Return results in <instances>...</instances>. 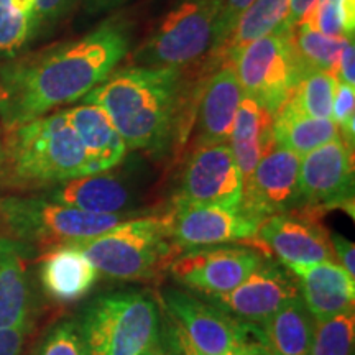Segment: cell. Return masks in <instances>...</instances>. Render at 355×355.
I'll list each match as a JSON object with an SVG mask.
<instances>
[{
  "instance_id": "1",
  "label": "cell",
  "mask_w": 355,
  "mask_h": 355,
  "mask_svg": "<svg viewBox=\"0 0 355 355\" xmlns=\"http://www.w3.org/2000/svg\"><path fill=\"white\" fill-rule=\"evenodd\" d=\"M130 51L125 24L104 21L81 38L10 58L0 64V122L3 128L83 101L109 78Z\"/></svg>"
},
{
  "instance_id": "2",
  "label": "cell",
  "mask_w": 355,
  "mask_h": 355,
  "mask_svg": "<svg viewBox=\"0 0 355 355\" xmlns=\"http://www.w3.org/2000/svg\"><path fill=\"white\" fill-rule=\"evenodd\" d=\"M183 83V69L132 64L112 71L81 102L104 110L127 150L155 153L175 130Z\"/></svg>"
},
{
  "instance_id": "3",
  "label": "cell",
  "mask_w": 355,
  "mask_h": 355,
  "mask_svg": "<svg viewBox=\"0 0 355 355\" xmlns=\"http://www.w3.org/2000/svg\"><path fill=\"white\" fill-rule=\"evenodd\" d=\"M92 175L91 163L64 110L6 128L0 186L43 188Z\"/></svg>"
},
{
  "instance_id": "4",
  "label": "cell",
  "mask_w": 355,
  "mask_h": 355,
  "mask_svg": "<svg viewBox=\"0 0 355 355\" xmlns=\"http://www.w3.org/2000/svg\"><path fill=\"white\" fill-rule=\"evenodd\" d=\"M97 272L122 282H153L181 254L170 235V214L127 219L107 232L73 243Z\"/></svg>"
},
{
  "instance_id": "5",
  "label": "cell",
  "mask_w": 355,
  "mask_h": 355,
  "mask_svg": "<svg viewBox=\"0 0 355 355\" xmlns=\"http://www.w3.org/2000/svg\"><path fill=\"white\" fill-rule=\"evenodd\" d=\"M130 214H91L44 196H0V237L40 250L107 232Z\"/></svg>"
},
{
  "instance_id": "6",
  "label": "cell",
  "mask_w": 355,
  "mask_h": 355,
  "mask_svg": "<svg viewBox=\"0 0 355 355\" xmlns=\"http://www.w3.org/2000/svg\"><path fill=\"white\" fill-rule=\"evenodd\" d=\"M79 329L87 355H144L159 340L158 306L146 293H109L87 306Z\"/></svg>"
},
{
  "instance_id": "7",
  "label": "cell",
  "mask_w": 355,
  "mask_h": 355,
  "mask_svg": "<svg viewBox=\"0 0 355 355\" xmlns=\"http://www.w3.org/2000/svg\"><path fill=\"white\" fill-rule=\"evenodd\" d=\"M222 0H181L133 51L132 64L183 69L211 51Z\"/></svg>"
},
{
  "instance_id": "8",
  "label": "cell",
  "mask_w": 355,
  "mask_h": 355,
  "mask_svg": "<svg viewBox=\"0 0 355 355\" xmlns=\"http://www.w3.org/2000/svg\"><path fill=\"white\" fill-rule=\"evenodd\" d=\"M291 35L293 30L279 28L225 58L232 61L243 96L273 115L291 96L304 71L293 48Z\"/></svg>"
},
{
  "instance_id": "9",
  "label": "cell",
  "mask_w": 355,
  "mask_h": 355,
  "mask_svg": "<svg viewBox=\"0 0 355 355\" xmlns=\"http://www.w3.org/2000/svg\"><path fill=\"white\" fill-rule=\"evenodd\" d=\"M168 316L175 322L199 355H235L255 344H266L263 331L248 336L245 326L214 304H206L188 293L168 290L163 295Z\"/></svg>"
},
{
  "instance_id": "10",
  "label": "cell",
  "mask_w": 355,
  "mask_h": 355,
  "mask_svg": "<svg viewBox=\"0 0 355 355\" xmlns=\"http://www.w3.org/2000/svg\"><path fill=\"white\" fill-rule=\"evenodd\" d=\"M170 214V235L180 252L196 247L222 245L255 239L260 222L242 207L188 204L175 201Z\"/></svg>"
},
{
  "instance_id": "11",
  "label": "cell",
  "mask_w": 355,
  "mask_h": 355,
  "mask_svg": "<svg viewBox=\"0 0 355 355\" xmlns=\"http://www.w3.org/2000/svg\"><path fill=\"white\" fill-rule=\"evenodd\" d=\"M254 248L239 245L196 247L171 261L170 272L181 285L207 296L232 291L260 263Z\"/></svg>"
},
{
  "instance_id": "12",
  "label": "cell",
  "mask_w": 355,
  "mask_h": 355,
  "mask_svg": "<svg viewBox=\"0 0 355 355\" xmlns=\"http://www.w3.org/2000/svg\"><path fill=\"white\" fill-rule=\"evenodd\" d=\"M242 176L229 144L198 145L184 168L175 201L241 207Z\"/></svg>"
},
{
  "instance_id": "13",
  "label": "cell",
  "mask_w": 355,
  "mask_h": 355,
  "mask_svg": "<svg viewBox=\"0 0 355 355\" xmlns=\"http://www.w3.org/2000/svg\"><path fill=\"white\" fill-rule=\"evenodd\" d=\"M301 157L275 144L242 188L241 207L263 220L300 206Z\"/></svg>"
},
{
  "instance_id": "14",
  "label": "cell",
  "mask_w": 355,
  "mask_h": 355,
  "mask_svg": "<svg viewBox=\"0 0 355 355\" xmlns=\"http://www.w3.org/2000/svg\"><path fill=\"white\" fill-rule=\"evenodd\" d=\"M300 296V283L282 263L260 260L252 273L232 291L209 296L225 313L252 324H263L288 301Z\"/></svg>"
},
{
  "instance_id": "15",
  "label": "cell",
  "mask_w": 355,
  "mask_h": 355,
  "mask_svg": "<svg viewBox=\"0 0 355 355\" xmlns=\"http://www.w3.org/2000/svg\"><path fill=\"white\" fill-rule=\"evenodd\" d=\"M352 150L343 139H336L301 158L300 206H339L352 201Z\"/></svg>"
},
{
  "instance_id": "16",
  "label": "cell",
  "mask_w": 355,
  "mask_h": 355,
  "mask_svg": "<svg viewBox=\"0 0 355 355\" xmlns=\"http://www.w3.org/2000/svg\"><path fill=\"white\" fill-rule=\"evenodd\" d=\"M255 239L272 248L285 266L334 260L331 234L304 212L288 211L266 217L260 222Z\"/></svg>"
},
{
  "instance_id": "17",
  "label": "cell",
  "mask_w": 355,
  "mask_h": 355,
  "mask_svg": "<svg viewBox=\"0 0 355 355\" xmlns=\"http://www.w3.org/2000/svg\"><path fill=\"white\" fill-rule=\"evenodd\" d=\"M300 283L301 298L314 321L354 309L355 278L334 260L286 266Z\"/></svg>"
},
{
  "instance_id": "18",
  "label": "cell",
  "mask_w": 355,
  "mask_h": 355,
  "mask_svg": "<svg viewBox=\"0 0 355 355\" xmlns=\"http://www.w3.org/2000/svg\"><path fill=\"white\" fill-rule=\"evenodd\" d=\"M243 99V91L230 60H224L209 78L199 104V145L229 144L235 114Z\"/></svg>"
},
{
  "instance_id": "19",
  "label": "cell",
  "mask_w": 355,
  "mask_h": 355,
  "mask_svg": "<svg viewBox=\"0 0 355 355\" xmlns=\"http://www.w3.org/2000/svg\"><path fill=\"white\" fill-rule=\"evenodd\" d=\"M42 196L78 211L104 216L128 214L125 209L132 201L130 191L123 181L107 171L64 181Z\"/></svg>"
},
{
  "instance_id": "20",
  "label": "cell",
  "mask_w": 355,
  "mask_h": 355,
  "mask_svg": "<svg viewBox=\"0 0 355 355\" xmlns=\"http://www.w3.org/2000/svg\"><path fill=\"white\" fill-rule=\"evenodd\" d=\"M63 110L87 155L92 173L109 171L122 162L128 152L127 146L99 105L81 102Z\"/></svg>"
},
{
  "instance_id": "21",
  "label": "cell",
  "mask_w": 355,
  "mask_h": 355,
  "mask_svg": "<svg viewBox=\"0 0 355 355\" xmlns=\"http://www.w3.org/2000/svg\"><path fill=\"white\" fill-rule=\"evenodd\" d=\"M99 272L73 243L48 250L42 259L40 278L43 290L60 303L84 298L96 285Z\"/></svg>"
},
{
  "instance_id": "22",
  "label": "cell",
  "mask_w": 355,
  "mask_h": 355,
  "mask_svg": "<svg viewBox=\"0 0 355 355\" xmlns=\"http://www.w3.org/2000/svg\"><path fill=\"white\" fill-rule=\"evenodd\" d=\"M273 145V114L257 101L243 96L229 139V146L241 171L242 184Z\"/></svg>"
},
{
  "instance_id": "23",
  "label": "cell",
  "mask_w": 355,
  "mask_h": 355,
  "mask_svg": "<svg viewBox=\"0 0 355 355\" xmlns=\"http://www.w3.org/2000/svg\"><path fill=\"white\" fill-rule=\"evenodd\" d=\"M30 247L0 237V329L28 324L32 290H30Z\"/></svg>"
},
{
  "instance_id": "24",
  "label": "cell",
  "mask_w": 355,
  "mask_h": 355,
  "mask_svg": "<svg viewBox=\"0 0 355 355\" xmlns=\"http://www.w3.org/2000/svg\"><path fill=\"white\" fill-rule=\"evenodd\" d=\"M314 319L303 298L296 296L261 324L266 347L273 355H309Z\"/></svg>"
},
{
  "instance_id": "25",
  "label": "cell",
  "mask_w": 355,
  "mask_h": 355,
  "mask_svg": "<svg viewBox=\"0 0 355 355\" xmlns=\"http://www.w3.org/2000/svg\"><path fill=\"white\" fill-rule=\"evenodd\" d=\"M273 139L275 144L303 158L319 146L340 139V132L332 119L309 117L285 102L273 115Z\"/></svg>"
},
{
  "instance_id": "26",
  "label": "cell",
  "mask_w": 355,
  "mask_h": 355,
  "mask_svg": "<svg viewBox=\"0 0 355 355\" xmlns=\"http://www.w3.org/2000/svg\"><path fill=\"white\" fill-rule=\"evenodd\" d=\"M290 13V0H254L235 24L217 56L229 58L245 44L283 28Z\"/></svg>"
},
{
  "instance_id": "27",
  "label": "cell",
  "mask_w": 355,
  "mask_h": 355,
  "mask_svg": "<svg viewBox=\"0 0 355 355\" xmlns=\"http://www.w3.org/2000/svg\"><path fill=\"white\" fill-rule=\"evenodd\" d=\"M37 35V0H0V61L15 58Z\"/></svg>"
},
{
  "instance_id": "28",
  "label": "cell",
  "mask_w": 355,
  "mask_h": 355,
  "mask_svg": "<svg viewBox=\"0 0 355 355\" xmlns=\"http://www.w3.org/2000/svg\"><path fill=\"white\" fill-rule=\"evenodd\" d=\"M291 40L300 64L304 71H326L336 76L337 61L347 38L329 37L306 24H300L293 28Z\"/></svg>"
},
{
  "instance_id": "29",
  "label": "cell",
  "mask_w": 355,
  "mask_h": 355,
  "mask_svg": "<svg viewBox=\"0 0 355 355\" xmlns=\"http://www.w3.org/2000/svg\"><path fill=\"white\" fill-rule=\"evenodd\" d=\"M336 86L337 78L332 73L306 69L288 97L286 104L309 117L331 119Z\"/></svg>"
},
{
  "instance_id": "30",
  "label": "cell",
  "mask_w": 355,
  "mask_h": 355,
  "mask_svg": "<svg viewBox=\"0 0 355 355\" xmlns=\"http://www.w3.org/2000/svg\"><path fill=\"white\" fill-rule=\"evenodd\" d=\"M354 336V309L314 321L309 355H352Z\"/></svg>"
},
{
  "instance_id": "31",
  "label": "cell",
  "mask_w": 355,
  "mask_h": 355,
  "mask_svg": "<svg viewBox=\"0 0 355 355\" xmlns=\"http://www.w3.org/2000/svg\"><path fill=\"white\" fill-rule=\"evenodd\" d=\"M354 6L355 0H318L301 24L329 37H354Z\"/></svg>"
},
{
  "instance_id": "32",
  "label": "cell",
  "mask_w": 355,
  "mask_h": 355,
  "mask_svg": "<svg viewBox=\"0 0 355 355\" xmlns=\"http://www.w3.org/2000/svg\"><path fill=\"white\" fill-rule=\"evenodd\" d=\"M38 355H87L79 324L74 321L56 324L44 337Z\"/></svg>"
},
{
  "instance_id": "33",
  "label": "cell",
  "mask_w": 355,
  "mask_h": 355,
  "mask_svg": "<svg viewBox=\"0 0 355 355\" xmlns=\"http://www.w3.org/2000/svg\"><path fill=\"white\" fill-rule=\"evenodd\" d=\"M331 119L339 127L340 139L344 144L354 148L355 137V87L337 81L334 97H332Z\"/></svg>"
},
{
  "instance_id": "34",
  "label": "cell",
  "mask_w": 355,
  "mask_h": 355,
  "mask_svg": "<svg viewBox=\"0 0 355 355\" xmlns=\"http://www.w3.org/2000/svg\"><path fill=\"white\" fill-rule=\"evenodd\" d=\"M252 2H254V0H222L219 19H217L216 26V38L211 48V51L214 53L216 56L219 55V51L224 48V44L230 37V33H232L237 20L241 19V15L247 10Z\"/></svg>"
},
{
  "instance_id": "35",
  "label": "cell",
  "mask_w": 355,
  "mask_h": 355,
  "mask_svg": "<svg viewBox=\"0 0 355 355\" xmlns=\"http://www.w3.org/2000/svg\"><path fill=\"white\" fill-rule=\"evenodd\" d=\"M76 0H37L38 33L46 25H53L71 10Z\"/></svg>"
},
{
  "instance_id": "36",
  "label": "cell",
  "mask_w": 355,
  "mask_h": 355,
  "mask_svg": "<svg viewBox=\"0 0 355 355\" xmlns=\"http://www.w3.org/2000/svg\"><path fill=\"white\" fill-rule=\"evenodd\" d=\"M166 349L171 355H199L193 344L189 343L188 336L184 331L175 322V319L170 316V321L166 324Z\"/></svg>"
},
{
  "instance_id": "37",
  "label": "cell",
  "mask_w": 355,
  "mask_h": 355,
  "mask_svg": "<svg viewBox=\"0 0 355 355\" xmlns=\"http://www.w3.org/2000/svg\"><path fill=\"white\" fill-rule=\"evenodd\" d=\"M337 81L349 84L355 87V48H354V37L345 40L343 51H340L339 61L336 68Z\"/></svg>"
},
{
  "instance_id": "38",
  "label": "cell",
  "mask_w": 355,
  "mask_h": 355,
  "mask_svg": "<svg viewBox=\"0 0 355 355\" xmlns=\"http://www.w3.org/2000/svg\"><path fill=\"white\" fill-rule=\"evenodd\" d=\"M331 245L334 252V260L347 272L350 277L355 275V247L352 242L345 241L343 235L331 234ZM355 278V277H354Z\"/></svg>"
},
{
  "instance_id": "39",
  "label": "cell",
  "mask_w": 355,
  "mask_h": 355,
  "mask_svg": "<svg viewBox=\"0 0 355 355\" xmlns=\"http://www.w3.org/2000/svg\"><path fill=\"white\" fill-rule=\"evenodd\" d=\"M26 327L28 324L10 327V329H0V355H20Z\"/></svg>"
},
{
  "instance_id": "40",
  "label": "cell",
  "mask_w": 355,
  "mask_h": 355,
  "mask_svg": "<svg viewBox=\"0 0 355 355\" xmlns=\"http://www.w3.org/2000/svg\"><path fill=\"white\" fill-rule=\"evenodd\" d=\"M316 2L318 0H290V13H288L283 30L291 32L296 25H300Z\"/></svg>"
},
{
  "instance_id": "41",
  "label": "cell",
  "mask_w": 355,
  "mask_h": 355,
  "mask_svg": "<svg viewBox=\"0 0 355 355\" xmlns=\"http://www.w3.org/2000/svg\"><path fill=\"white\" fill-rule=\"evenodd\" d=\"M125 2L127 0H84V6L87 7V10L91 13H102L114 10V8H117Z\"/></svg>"
},
{
  "instance_id": "42",
  "label": "cell",
  "mask_w": 355,
  "mask_h": 355,
  "mask_svg": "<svg viewBox=\"0 0 355 355\" xmlns=\"http://www.w3.org/2000/svg\"><path fill=\"white\" fill-rule=\"evenodd\" d=\"M248 352L250 355H273L272 350L266 347V344H255V345H250V347H247Z\"/></svg>"
},
{
  "instance_id": "43",
  "label": "cell",
  "mask_w": 355,
  "mask_h": 355,
  "mask_svg": "<svg viewBox=\"0 0 355 355\" xmlns=\"http://www.w3.org/2000/svg\"><path fill=\"white\" fill-rule=\"evenodd\" d=\"M144 355H171V354L168 352V349L162 344V340H158V344L155 345V347L150 349L148 352L144 354Z\"/></svg>"
},
{
  "instance_id": "44",
  "label": "cell",
  "mask_w": 355,
  "mask_h": 355,
  "mask_svg": "<svg viewBox=\"0 0 355 355\" xmlns=\"http://www.w3.org/2000/svg\"><path fill=\"white\" fill-rule=\"evenodd\" d=\"M0 165H2V135H0Z\"/></svg>"
},
{
  "instance_id": "45",
  "label": "cell",
  "mask_w": 355,
  "mask_h": 355,
  "mask_svg": "<svg viewBox=\"0 0 355 355\" xmlns=\"http://www.w3.org/2000/svg\"><path fill=\"white\" fill-rule=\"evenodd\" d=\"M235 355H250V352H248V349H243L242 352H239V354H235Z\"/></svg>"
}]
</instances>
